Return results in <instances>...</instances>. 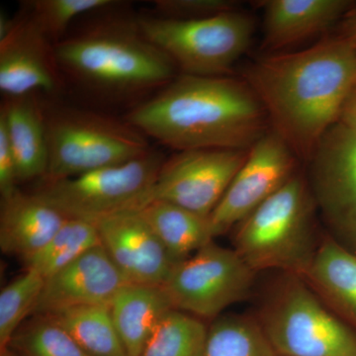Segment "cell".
Listing matches in <instances>:
<instances>
[{
    "instance_id": "1",
    "label": "cell",
    "mask_w": 356,
    "mask_h": 356,
    "mask_svg": "<svg viewBox=\"0 0 356 356\" xmlns=\"http://www.w3.org/2000/svg\"><path fill=\"white\" fill-rule=\"evenodd\" d=\"M245 77L274 132L295 156L310 161L355 86L356 48L343 38L325 40L261 58Z\"/></svg>"
},
{
    "instance_id": "2",
    "label": "cell",
    "mask_w": 356,
    "mask_h": 356,
    "mask_svg": "<svg viewBox=\"0 0 356 356\" xmlns=\"http://www.w3.org/2000/svg\"><path fill=\"white\" fill-rule=\"evenodd\" d=\"M267 115L248 83L184 74L126 115L146 137L177 152L250 149L266 134Z\"/></svg>"
},
{
    "instance_id": "3",
    "label": "cell",
    "mask_w": 356,
    "mask_h": 356,
    "mask_svg": "<svg viewBox=\"0 0 356 356\" xmlns=\"http://www.w3.org/2000/svg\"><path fill=\"white\" fill-rule=\"evenodd\" d=\"M60 72L103 95L128 96L161 89L175 79V63L140 31L137 21L110 20L54 44Z\"/></svg>"
},
{
    "instance_id": "4",
    "label": "cell",
    "mask_w": 356,
    "mask_h": 356,
    "mask_svg": "<svg viewBox=\"0 0 356 356\" xmlns=\"http://www.w3.org/2000/svg\"><path fill=\"white\" fill-rule=\"evenodd\" d=\"M308 181L295 173L233 229V248L255 273L274 270L304 275L321 241Z\"/></svg>"
},
{
    "instance_id": "5",
    "label": "cell",
    "mask_w": 356,
    "mask_h": 356,
    "mask_svg": "<svg viewBox=\"0 0 356 356\" xmlns=\"http://www.w3.org/2000/svg\"><path fill=\"white\" fill-rule=\"evenodd\" d=\"M255 317L277 356H356V332L302 276L280 273Z\"/></svg>"
},
{
    "instance_id": "6",
    "label": "cell",
    "mask_w": 356,
    "mask_h": 356,
    "mask_svg": "<svg viewBox=\"0 0 356 356\" xmlns=\"http://www.w3.org/2000/svg\"><path fill=\"white\" fill-rule=\"evenodd\" d=\"M48 170L42 181L121 165L151 151L146 136L128 122L70 106L44 107Z\"/></svg>"
},
{
    "instance_id": "7",
    "label": "cell",
    "mask_w": 356,
    "mask_h": 356,
    "mask_svg": "<svg viewBox=\"0 0 356 356\" xmlns=\"http://www.w3.org/2000/svg\"><path fill=\"white\" fill-rule=\"evenodd\" d=\"M136 21L144 36L189 76H226L254 32L252 18L238 10L204 19L143 16Z\"/></svg>"
},
{
    "instance_id": "8",
    "label": "cell",
    "mask_w": 356,
    "mask_h": 356,
    "mask_svg": "<svg viewBox=\"0 0 356 356\" xmlns=\"http://www.w3.org/2000/svg\"><path fill=\"white\" fill-rule=\"evenodd\" d=\"M165 161L163 154L151 149L128 163L43 182L34 193L67 218L96 224L146 205Z\"/></svg>"
},
{
    "instance_id": "9",
    "label": "cell",
    "mask_w": 356,
    "mask_h": 356,
    "mask_svg": "<svg viewBox=\"0 0 356 356\" xmlns=\"http://www.w3.org/2000/svg\"><path fill=\"white\" fill-rule=\"evenodd\" d=\"M255 275L234 248L211 242L175 264L163 288L173 310L212 322L250 296Z\"/></svg>"
},
{
    "instance_id": "10",
    "label": "cell",
    "mask_w": 356,
    "mask_h": 356,
    "mask_svg": "<svg viewBox=\"0 0 356 356\" xmlns=\"http://www.w3.org/2000/svg\"><path fill=\"white\" fill-rule=\"evenodd\" d=\"M317 210L337 243L356 254V135L337 122L310 159Z\"/></svg>"
},
{
    "instance_id": "11",
    "label": "cell",
    "mask_w": 356,
    "mask_h": 356,
    "mask_svg": "<svg viewBox=\"0 0 356 356\" xmlns=\"http://www.w3.org/2000/svg\"><path fill=\"white\" fill-rule=\"evenodd\" d=\"M248 151L177 152L161 165L147 203L165 201L209 218L242 168Z\"/></svg>"
},
{
    "instance_id": "12",
    "label": "cell",
    "mask_w": 356,
    "mask_h": 356,
    "mask_svg": "<svg viewBox=\"0 0 356 356\" xmlns=\"http://www.w3.org/2000/svg\"><path fill=\"white\" fill-rule=\"evenodd\" d=\"M296 156L277 133L266 132L210 215L213 238L233 231L295 175Z\"/></svg>"
},
{
    "instance_id": "13",
    "label": "cell",
    "mask_w": 356,
    "mask_h": 356,
    "mask_svg": "<svg viewBox=\"0 0 356 356\" xmlns=\"http://www.w3.org/2000/svg\"><path fill=\"white\" fill-rule=\"evenodd\" d=\"M54 44L27 14L9 20L0 32V90L6 98L53 92L60 83Z\"/></svg>"
},
{
    "instance_id": "14",
    "label": "cell",
    "mask_w": 356,
    "mask_h": 356,
    "mask_svg": "<svg viewBox=\"0 0 356 356\" xmlns=\"http://www.w3.org/2000/svg\"><path fill=\"white\" fill-rule=\"evenodd\" d=\"M102 245L44 280L32 316H51L88 306H110L127 284Z\"/></svg>"
},
{
    "instance_id": "15",
    "label": "cell",
    "mask_w": 356,
    "mask_h": 356,
    "mask_svg": "<svg viewBox=\"0 0 356 356\" xmlns=\"http://www.w3.org/2000/svg\"><path fill=\"white\" fill-rule=\"evenodd\" d=\"M100 243L128 283L163 286L175 266L138 211L96 222Z\"/></svg>"
},
{
    "instance_id": "16",
    "label": "cell",
    "mask_w": 356,
    "mask_h": 356,
    "mask_svg": "<svg viewBox=\"0 0 356 356\" xmlns=\"http://www.w3.org/2000/svg\"><path fill=\"white\" fill-rule=\"evenodd\" d=\"M67 219L36 193L18 189L1 199L0 248L24 261L50 242Z\"/></svg>"
},
{
    "instance_id": "17",
    "label": "cell",
    "mask_w": 356,
    "mask_h": 356,
    "mask_svg": "<svg viewBox=\"0 0 356 356\" xmlns=\"http://www.w3.org/2000/svg\"><path fill=\"white\" fill-rule=\"evenodd\" d=\"M264 9V43L280 50L321 34L334 25L350 6L346 0H266Z\"/></svg>"
},
{
    "instance_id": "18",
    "label": "cell",
    "mask_w": 356,
    "mask_h": 356,
    "mask_svg": "<svg viewBox=\"0 0 356 356\" xmlns=\"http://www.w3.org/2000/svg\"><path fill=\"white\" fill-rule=\"evenodd\" d=\"M0 123L6 128L15 156L18 182L43 179L48 170V142L43 105L35 93L4 99Z\"/></svg>"
},
{
    "instance_id": "19",
    "label": "cell",
    "mask_w": 356,
    "mask_h": 356,
    "mask_svg": "<svg viewBox=\"0 0 356 356\" xmlns=\"http://www.w3.org/2000/svg\"><path fill=\"white\" fill-rule=\"evenodd\" d=\"M303 277L330 310L356 332L355 252L325 236Z\"/></svg>"
},
{
    "instance_id": "20",
    "label": "cell",
    "mask_w": 356,
    "mask_h": 356,
    "mask_svg": "<svg viewBox=\"0 0 356 356\" xmlns=\"http://www.w3.org/2000/svg\"><path fill=\"white\" fill-rule=\"evenodd\" d=\"M110 312L127 356H140L163 318L173 310L163 286L127 283Z\"/></svg>"
},
{
    "instance_id": "21",
    "label": "cell",
    "mask_w": 356,
    "mask_h": 356,
    "mask_svg": "<svg viewBox=\"0 0 356 356\" xmlns=\"http://www.w3.org/2000/svg\"><path fill=\"white\" fill-rule=\"evenodd\" d=\"M175 264L188 259L213 242L209 218L175 204L154 200L138 210Z\"/></svg>"
},
{
    "instance_id": "22",
    "label": "cell",
    "mask_w": 356,
    "mask_h": 356,
    "mask_svg": "<svg viewBox=\"0 0 356 356\" xmlns=\"http://www.w3.org/2000/svg\"><path fill=\"white\" fill-rule=\"evenodd\" d=\"M203 356H277L255 315L222 314L208 327Z\"/></svg>"
},
{
    "instance_id": "23",
    "label": "cell",
    "mask_w": 356,
    "mask_h": 356,
    "mask_svg": "<svg viewBox=\"0 0 356 356\" xmlns=\"http://www.w3.org/2000/svg\"><path fill=\"white\" fill-rule=\"evenodd\" d=\"M51 317L89 356H127L109 306L81 307Z\"/></svg>"
},
{
    "instance_id": "24",
    "label": "cell",
    "mask_w": 356,
    "mask_h": 356,
    "mask_svg": "<svg viewBox=\"0 0 356 356\" xmlns=\"http://www.w3.org/2000/svg\"><path fill=\"white\" fill-rule=\"evenodd\" d=\"M99 245L95 222L69 218L50 242L23 264L25 269H33L46 280Z\"/></svg>"
},
{
    "instance_id": "25",
    "label": "cell",
    "mask_w": 356,
    "mask_h": 356,
    "mask_svg": "<svg viewBox=\"0 0 356 356\" xmlns=\"http://www.w3.org/2000/svg\"><path fill=\"white\" fill-rule=\"evenodd\" d=\"M207 332L200 318L172 310L159 323L140 356H203Z\"/></svg>"
},
{
    "instance_id": "26",
    "label": "cell",
    "mask_w": 356,
    "mask_h": 356,
    "mask_svg": "<svg viewBox=\"0 0 356 356\" xmlns=\"http://www.w3.org/2000/svg\"><path fill=\"white\" fill-rule=\"evenodd\" d=\"M7 348L17 356H89L51 316L26 320Z\"/></svg>"
},
{
    "instance_id": "27",
    "label": "cell",
    "mask_w": 356,
    "mask_h": 356,
    "mask_svg": "<svg viewBox=\"0 0 356 356\" xmlns=\"http://www.w3.org/2000/svg\"><path fill=\"white\" fill-rule=\"evenodd\" d=\"M44 278L33 269L9 282L0 292V350H6L13 334L32 316Z\"/></svg>"
},
{
    "instance_id": "28",
    "label": "cell",
    "mask_w": 356,
    "mask_h": 356,
    "mask_svg": "<svg viewBox=\"0 0 356 356\" xmlns=\"http://www.w3.org/2000/svg\"><path fill=\"white\" fill-rule=\"evenodd\" d=\"M116 4L111 0H32L23 11L51 43L64 38L70 23L83 14L102 10Z\"/></svg>"
},
{
    "instance_id": "29",
    "label": "cell",
    "mask_w": 356,
    "mask_h": 356,
    "mask_svg": "<svg viewBox=\"0 0 356 356\" xmlns=\"http://www.w3.org/2000/svg\"><path fill=\"white\" fill-rule=\"evenodd\" d=\"M156 16L170 19L196 20L236 10L232 0H156Z\"/></svg>"
},
{
    "instance_id": "30",
    "label": "cell",
    "mask_w": 356,
    "mask_h": 356,
    "mask_svg": "<svg viewBox=\"0 0 356 356\" xmlns=\"http://www.w3.org/2000/svg\"><path fill=\"white\" fill-rule=\"evenodd\" d=\"M17 165L6 128L0 123V194L1 199L18 191Z\"/></svg>"
},
{
    "instance_id": "31",
    "label": "cell",
    "mask_w": 356,
    "mask_h": 356,
    "mask_svg": "<svg viewBox=\"0 0 356 356\" xmlns=\"http://www.w3.org/2000/svg\"><path fill=\"white\" fill-rule=\"evenodd\" d=\"M339 122L356 135V83L344 102Z\"/></svg>"
},
{
    "instance_id": "32",
    "label": "cell",
    "mask_w": 356,
    "mask_h": 356,
    "mask_svg": "<svg viewBox=\"0 0 356 356\" xmlns=\"http://www.w3.org/2000/svg\"><path fill=\"white\" fill-rule=\"evenodd\" d=\"M348 41V43L353 44L356 48V20L351 23L350 28L346 30V36L341 37Z\"/></svg>"
},
{
    "instance_id": "33",
    "label": "cell",
    "mask_w": 356,
    "mask_h": 356,
    "mask_svg": "<svg viewBox=\"0 0 356 356\" xmlns=\"http://www.w3.org/2000/svg\"><path fill=\"white\" fill-rule=\"evenodd\" d=\"M0 356H17L13 353L10 348H6V350H0Z\"/></svg>"
}]
</instances>
